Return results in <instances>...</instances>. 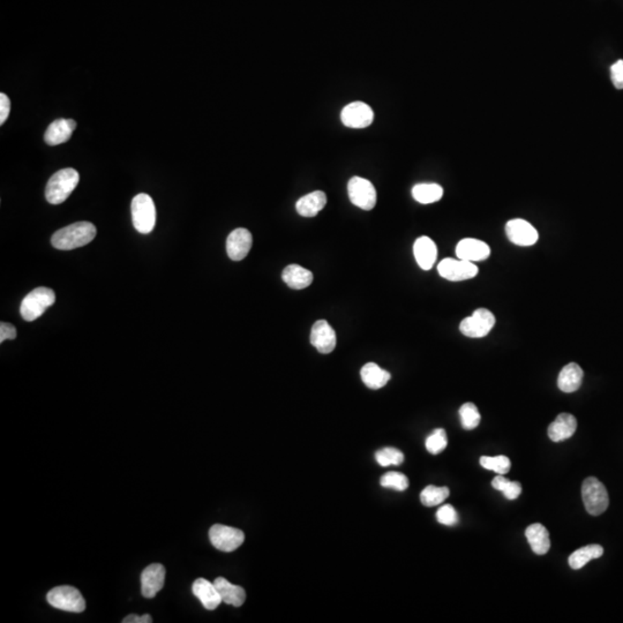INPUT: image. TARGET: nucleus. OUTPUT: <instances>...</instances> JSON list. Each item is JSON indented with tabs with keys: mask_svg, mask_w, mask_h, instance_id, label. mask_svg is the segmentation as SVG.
I'll return each mask as SVG.
<instances>
[{
	"mask_svg": "<svg viewBox=\"0 0 623 623\" xmlns=\"http://www.w3.org/2000/svg\"><path fill=\"white\" fill-rule=\"evenodd\" d=\"M97 230L89 222H78L58 230L51 238V244L61 251H71L89 244L96 237Z\"/></svg>",
	"mask_w": 623,
	"mask_h": 623,
	"instance_id": "obj_1",
	"label": "nucleus"
},
{
	"mask_svg": "<svg viewBox=\"0 0 623 623\" xmlns=\"http://www.w3.org/2000/svg\"><path fill=\"white\" fill-rule=\"evenodd\" d=\"M80 182L79 172L74 168H63L47 182L45 197L51 204H61L76 190Z\"/></svg>",
	"mask_w": 623,
	"mask_h": 623,
	"instance_id": "obj_2",
	"label": "nucleus"
},
{
	"mask_svg": "<svg viewBox=\"0 0 623 623\" xmlns=\"http://www.w3.org/2000/svg\"><path fill=\"white\" fill-rule=\"evenodd\" d=\"M56 301L54 290L47 287H37L29 292L21 303V316L25 321H35L43 316L44 312L51 307Z\"/></svg>",
	"mask_w": 623,
	"mask_h": 623,
	"instance_id": "obj_3",
	"label": "nucleus"
},
{
	"mask_svg": "<svg viewBox=\"0 0 623 623\" xmlns=\"http://www.w3.org/2000/svg\"><path fill=\"white\" fill-rule=\"evenodd\" d=\"M582 498L587 512L592 516L602 515L609 508V498L604 483L595 477H589L582 485Z\"/></svg>",
	"mask_w": 623,
	"mask_h": 623,
	"instance_id": "obj_4",
	"label": "nucleus"
},
{
	"mask_svg": "<svg viewBox=\"0 0 623 623\" xmlns=\"http://www.w3.org/2000/svg\"><path fill=\"white\" fill-rule=\"evenodd\" d=\"M133 226L138 232L148 234L155 228L156 208L154 201L148 194H138L132 200Z\"/></svg>",
	"mask_w": 623,
	"mask_h": 623,
	"instance_id": "obj_5",
	"label": "nucleus"
},
{
	"mask_svg": "<svg viewBox=\"0 0 623 623\" xmlns=\"http://www.w3.org/2000/svg\"><path fill=\"white\" fill-rule=\"evenodd\" d=\"M47 599L52 607L61 611L81 613L86 609V602L81 592L69 585L54 587L47 593Z\"/></svg>",
	"mask_w": 623,
	"mask_h": 623,
	"instance_id": "obj_6",
	"label": "nucleus"
},
{
	"mask_svg": "<svg viewBox=\"0 0 623 623\" xmlns=\"http://www.w3.org/2000/svg\"><path fill=\"white\" fill-rule=\"evenodd\" d=\"M495 325V316L486 308H479L466 318L459 325V330L464 336L470 338H481L490 334Z\"/></svg>",
	"mask_w": 623,
	"mask_h": 623,
	"instance_id": "obj_7",
	"label": "nucleus"
},
{
	"mask_svg": "<svg viewBox=\"0 0 623 623\" xmlns=\"http://www.w3.org/2000/svg\"><path fill=\"white\" fill-rule=\"evenodd\" d=\"M209 539L212 546L219 551L230 553L239 548L245 540V534L236 527L215 524L209 530Z\"/></svg>",
	"mask_w": 623,
	"mask_h": 623,
	"instance_id": "obj_8",
	"label": "nucleus"
},
{
	"mask_svg": "<svg viewBox=\"0 0 623 623\" xmlns=\"http://www.w3.org/2000/svg\"><path fill=\"white\" fill-rule=\"evenodd\" d=\"M348 193L352 204L362 210H372L376 204V190L369 180L353 177L348 184Z\"/></svg>",
	"mask_w": 623,
	"mask_h": 623,
	"instance_id": "obj_9",
	"label": "nucleus"
},
{
	"mask_svg": "<svg viewBox=\"0 0 623 623\" xmlns=\"http://www.w3.org/2000/svg\"><path fill=\"white\" fill-rule=\"evenodd\" d=\"M437 272L444 278L452 282L471 280L478 274V267L473 262L455 259H444L437 265Z\"/></svg>",
	"mask_w": 623,
	"mask_h": 623,
	"instance_id": "obj_10",
	"label": "nucleus"
},
{
	"mask_svg": "<svg viewBox=\"0 0 623 623\" xmlns=\"http://www.w3.org/2000/svg\"><path fill=\"white\" fill-rule=\"evenodd\" d=\"M374 119V112L369 105L362 102H353L344 107L340 113V120L350 129L369 127Z\"/></svg>",
	"mask_w": 623,
	"mask_h": 623,
	"instance_id": "obj_11",
	"label": "nucleus"
},
{
	"mask_svg": "<svg viewBox=\"0 0 623 623\" xmlns=\"http://www.w3.org/2000/svg\"><path fill=\"white\" fill-rule=\"evenodd\" d=\"M505 233L512 244L523 248L536 244L539 238L534 226L522 219H510L505 226Z\"/></svg>",
	"mask_w": 623,
	"mask_h": 623,
	"instance_id": "obj_12",
	"label": "nucleus"
},
{
	"mask_svg": "<svg viewBox=\"0 0 623 623\" xmlns=\"http://www.w3.org/2000/svg\"><path fill=\"white\" fill-rule=\"evenodd\" d=\"M253 238L248 229L239 228L233 230L226 239V252L233 261H241L251 251Z\"/></svg>",
	"mask_w": 623,
	"mask_h": 623,
	"instance_id": "obj_13",
	"label": "nucleus"
},
{
	"mask_svg": "<svg viewBox=\"0 0 623 623\" xmlns=\"http://www.w3.org/2000/svg\"><path fill=\"white\" fill-rule=\"evenodd\" d=\"M311 343L320 353L328 355L336 348V333L326 320H319L313 325Z\"/></svg>",
	"mask_w": 623,
	"mask_h": 623,
	"instance_id": "obj_14",
	"label": "nucleus"
},
{
	"mask_svg": "<svg viewBox=\"0 0 623 623\" xmlns=\"http://www.w3.org/2000/svg\"><path fill=\"white\" fill-rule=\"evenodd\" d=\"M165 568L160 563H153L141 573V593L144 598H154L164 587Z\"/></svg>",
	"mask_w": 623,
	"mask_h": 623,
	"instance_id": "obj_15",
	"label": "nucleus"
},
{
	"mask_svg": "<svg viewBox=\"0 0 623 623\" xmlns=\"http://www.w3.org/2000/svg\"><path fill=\"white\" fill-rule=\"evenodd\" d=\"M456 255L466 261H483L491 255V248L481 240L466 238L456 246Z\"/></svg>",
	"mask_w": 623,
	"mask_h": 623,
	"instance_id": "obj_16",
	"label": "nucleus"
},
{
	"mask_svg": "<svg viewBox=\"0 0 623 623\" xmlns=\"http://www.w3.org/2000/svg\"><path fill=\"white\" fill-rule=\"evenodd\" d=\"M76 129V122L73 119H57L51 122L47 127V132L44 134V140L49 146H58V144L67 142L74 129Z\"/></svg>",
	"mask_w": 623,
	"mask_h": 623,
	"instance_id": "obj_17",
	"label": "nucleus"
},
{
	"mask_svg": "<svg viewBox=\"0 0 623 623\" xmlns=\"http://www.w3.org/2000/svg\"><path fill=\"white\" fill-rule=\"evenodd\" d=\"M192 590L194 595L208 611H214L219 607L221 602H223L214 582H209L204 578H197L193 583Z\"/></svg>",
	"mask_w": 623,
	"mask_h": 623,
	"instance_id": "obj_18",
	"label": "nucleus"
},
{
	"mask_svg": "<svg viewBox=\"0 0 623 623\" xmlns=\"http://www.w3.org/2000/svg\"><path fill=\"white\" fill-rule=\"evenodd\" d=\"M577 430V420L570 413H560L548 427V437L553 442H561L573 437Z\"/></svg>",
	"mask_w": 623,
	"mask_h": 623,
	"instance_id": "obj_19",
	"label": "nucleus"
},
{
	"mask_svg": "<svg viewBox=\"0 0 623 623\" xmlns=\"http://www.w3.org/2000/svg\"><path fill=\"white\" fill-rule=\"evenodd\" d=\"M413 254L420 268L430 270L437 261V245L428 237H419L413 245Z\"/></svg>",
	"mask_w": 623,
	"mask_h": 623,
	"instance_id": "obj_20",
	"label": "nucleus"
},
{
	"mask_svg": "<svg viewBox=\"0 0 623 623\" xmlns=\"http://www.w3.org/2000/svg\"><path fill=\"white\" fill-rule=\"evenodd\" d=\"M583 369H580V366L576 362H570L561 369L558 378V387L567 394L578 391L583 382Z\"/></svg>",
	"mask_w": 623,
	"mask_h": 623,
	"instance_id": "obj_21",
	"label": "nucleus"
},
{
	"mask_svg": "<svg viewBox=\"0 0 623 623\" xmlns=\"http://www.w3.org/2000/svg\"><path fill=\"white\" fill-rule=\"evenodd\" d=\"M327 204V195L323 190H316L300 197L296 204L298 214L303 217H314Z\"/></svg>",
	"mask_w": 623,
	"mask_h": 623,
	"instance_id": "obj_22",
	"label": "nucleus"
},
{
	"mask_svg": "<svg viewBox=\"0 0 623 623\" xmlns=\"http://www.w3.org/2000/svg\"><path fill=\"white\" fill-rule=\"evenodd\" d=\"M530 547L537 556H545L551 548V539L547 529L543 524H531L525 530Z\"/></svg>",
	"mask_w": 623,
	"mask_h": 623,
	"instance_id": "obj_23",
	"label": "nucleus"
},
{
	"mask_svg": "<svg viewBox=\"0 0 623 623\" xmlns=\"http://www.w3.org/2000/svg\"><path fill=\"white\" fill-rule=\"evenodd\" d=\"M214 583H215L216 589H217L223 602H226L228 605L236 606V607H240L244 604L246 600V592L243 587L239 585H233L223 577H217L214 580Z\"/></svg>",
	"mask_w": 623,
	"mask_h": 623,
	"instance_id": "obj_24",
	"label": "nucleus"
},
{
	"mask_svg": "<svg viewBox=\"0 0 623 623\" xmlns=\"http://www.w3.org/2000/svg\"><path fill=\"white\" fill-rule=\"evenodd\" d=\"M282 278L291 289L303 290L311 285L313 282V274L301 265H290L284 269Z\"/></svg>",
	"mask_w": 623,
	"mask_h": 623,
	"instance_id": "obj_25",
	"label": "nucleus"
},
{
	"mask_svg": "<svg viewBox=\"0 0 623 623\" xmlns=\"http://www.w3.org/2000/svg\"><path fill=\"white\" fill-rule=\"evenodd\" d=\"M362 382L371 389H380L384 387L391 380V373L381 369L375 362H369L362 366L360 371Z\"/></svg>",
	"mask_w": 623,
	"mask_h": 623,
	"instance_id": "obj_26",
	"label": "nucleus"
},
{
	"mask_svg": "<svg viewBox=\"0 0 623 623\" xmlns=\"http://www.w3.org/2000/svg\"><path fill=\"white\" fill-rule=\"evenodd\" d=\"M604 554V548L600 545H587L573 551L569 556L568 562L573 570L582 569L591 560L599 559Z\"/></svg>",
	"mask_w": 623,
	"mask_h": 623,
	"instance_id": "obj_27",
	"label": "nucleus"
},
{
	"mask_svg": "<svg viewBox=\"0 0 623 623\" xmlns=\"http://www.w3.org/2000/svg\"><path fill=\"white\" fill-rule=\"evenodd\" d=\"M412 197L419 204H434L444 197V188L437 184H418L412 188Z\"/></svg>",
	"mask_w": 623,
	"mask_h": 623,
	"instance_id": "obj_28",
	"label": "nucleus"
},
{
	"mask_svg": "<svg viewBox=\"0 0 623 623\" xmlns=\"http://www.w3.org/2000/svg\"><path fill=\"white\" fill-rule=\"evenodd\" d=\"M450 495L448 488H437L430 485L424 488L420 494V501L425 507H435L446 501V499Z\"/></svg>",
	"mask_w": 623,
	"mask_h": 623,
	"instance_id": "obj_29",
	"label": "nucleus"
},
{
	"mask_svg": "<svg viewBox=\"0 0 623 623\" xmlns=\"http://www.w3.org/2000/svg\"><path fill=\"white\" fill-rule=\"evenodd\" d=\"M492 486L496 491L503 493L508 500H516L522 493V485L517 481L507 479L502 474H498L492 480Z\"/></svg>",
	"mask_w": 623,
	"mask_h": 623,
	"instance_id": "obj_30",
	"label": "nucleus"
},
{
	"mask_svg": "<svg viewBox=\"0 0 623 623\" xmlns=\"http://www.w3.org/2000/svg\"><path fill=\"white\" fill-rule=\"evenodd\" d=\"M459 418H461L463 428L471 430L478 427L480 420H481V415L476 405L469 402V403L463 404L459 408Z\"/></svg>",
	"mask_w": 623,
	"mask_h": 623,
	"instance_id": "obj_31",
	"label": "nucleus"
},
{
	"mask_svg": "<svg viewBox=\"0 0 623 623\" xmlns=\"http://www.w3.org/2000/svg\"><path fill=\"white\" fill-rule=\"evenodd\" d=\"M479 463L483 469L491 470L493 472L502 474V476L505 474V473H508L509 470L512 468L510 459L507 456L503 455L495 456V457L483 456V457H480Z\"/></svg>",
	"mask_w": 623,
	"mask_h": 623,
	"instance_id": "obj_32",
	"label": "nucleus"
},
{
	"mask_svg": "<svg viewBox=\"0 0 623 623\" xmlns=\"http://www.w3.org/2000/svg\"><path fill=\"white\" fill-rule=\"evenodd\" d=\"M376 462L381 466H401L404 462V455L396 448L387 447L375 452Z\"/></svg>",
	"mask_w": 623,
	"mask_h": 623,
	"instance_id": "obj_33",
	"label": "nucleus"
},
{
	"mask_svg": "<svg viewBox=\"0 0 623 623\" xmlns=\"http://www.w3.org/2000/svg\"><path fill=\"white\" fill-rule=\"evenodd\" d=\"M447 433H446V430H444V428H437V430H434L433 432L427 437L426 442H425L427 452L433 454V455H437V454H440L441 452H444V449L447 448Z\"/></svg>",
	"mask_w": 623,
	"mask_h": 623,
	"instance_id": "obj_34",
	"label": "nucleus"
},
{
	"mask_svg": "<svg viewBox=\"0 0 623 623\" xmlns=\"http://www.w3.org/2000/svg\"><path fill=\"white\" fill-rule=\"evenodd\" d=\"M381 486L396 491H405L408 488V477L400 472H388L381 478Z\"/></svg>",
	"mask_w": 623,
	"mask_h": 623,
	"instance_id": "obj_35",
	"label": "nucleus"
},
{
	"mask_svg": "<svg viewBox=\"0 0 623 623\" xmlns=\"http://www.w3.org/2000/svg\"><path fill=\"white\" fill-rule=\"evenodd\" d=\"M437 522L447 527H452L459 523V514L456 512L455 508L450 505H444L439 508L437 512Z\"/></svg>",
	"mask_w": 623,
	"mask_h": 623,
	"instance_id": "obj_36",
	"label": "nucleus"
},
{
	"mask_svg": "<svg viewBox=\"0 0 623 623\" xmlns=\"http://www.w3.org/2000/svg\"><path fill=\"white\" fill-rule=\"evenodd\" d=\"M611 78L616 89H623V61H617L612 65Z\"/></svg>",
	"mask_w": 623,
	"mask_h": 623,
	"instance_id": "obj_37",
	"label": "nucleus"
},
{
	"mask_svg": "<svg viewBox=\"0 0 623 623\" xmlns=\"http://www.w3.org/2000/svg\"><path fill=\"white\" fill-rule=\"evenodd\" d=\"M10 112H11V100L8 98V95L1 93L0 94V124L1 125L8 120Z\"/></svg>",
	"mask_w": 623,
	"mask_h": 623,
	"instance_id": "obj_38",
	"label": "nucleus"
},
{
	"mask_svg": "<svg viewBox=\"0 0 623 623\" xmlns=\"http://www.w3.org/2000/svg\"><path fill=\"white\" fill-rule=\"evenodd\" d=\"M17 338V329L11 323H0V343H4L6 340H15Z\"/></svg>",
	"mask_w": 623,
	"mask_h": 623,
	"instance_id": "obj_39",
	"label": "nucleus"
},
{
	"mask_svg": "<svg viewBox=\"0 0 623 623\" xmlns=\"http://www.w3.org/2000/svg\"><path fill=\"white\" fill-rule=\"evenodd\" d=\"M124 623H151L153 622V617H151L149 614H146V615H135V614H132V615L126 616L125 619L122 620Z\"/></svg>",
	"mask_w": 623,
	"mask_h": 623,
	"instance_id": "obj_40",
	"label": "nucleus"
}]
</instances>
